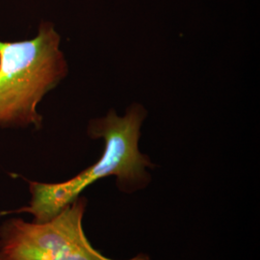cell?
<instances>
[{
  "label": "cell",
  "instance_id": "cell-2",
  "mask_svg": "<svg viewBox=\"0 0 260 260\" xmlns=\"http://www.w3.org/2000/svg\"><path fill=\"white\" fill-rule=\"evenodd\" d=\"M60 43V35L48 21H42L31 40L0 41L1 128H42L38 105L69 73Z\"/></svg>",
  "mask_w": 260,
  "mask_h": 260
},
{
  "label": "cell",
  "instance_id": "cell-1",
  "mask_svg": "<svg viewBox=\"0 0 260 260\" xmlns=\"http://www.w3.org/2000/svg\"><path fill=\"white\" fill-rule=\"evenodd\" d=\"M147 115L148 112L141 104L134 103L123 117L112 109L106 117L92 120L88 125V135L105 142L101 158L63 182L28 181L31 195L28 205L1 212V215L27 213L32 215L33 222H47L80 197L86 188L112 176L117 178V186L121 192L133 193L144 189L150 181L147 168H154L149 156L141 153L138 148L141 126Z\"/></svg>",
  "mask_w": 260,
  "mask_h": 260
},
{
  "label": "cell",
  "instance_id": "cell-3",
  "mask_svg": "<svg viewBox=\"0 0 260 260\" xmlns=\"http://www.w3.org/2000/svg\"><path fill=\"white\" fill-rule=\"evenodd\" d=\"M87 200L78 197L44 223L13 217L0 224V260H114L96 251L83 230ZM128 260H149L138 254Z\"/></svg>",
  "mask_w": 260,
  "mask_h": 260
}]
</instances>
